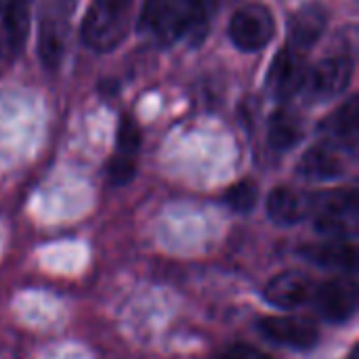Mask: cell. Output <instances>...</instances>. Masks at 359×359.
<instances>
[{"label": "cell", "instance_id": "obj_9", "mask_svg": "<svg viewBox=\"0 0 359 359\" xmlns=\"http://www.w3.org/2000/svg\"><path fill=\"white\" fill-rule=\"evenodd\" d=\"M307 57L292 46H282L273 57L271 67L267 72V88L278 99H290L301 93L305 76H307Z\"/></svg>", "mask_w": 359, "mask_h": 359}, {"label": "cell", "instance_id": "obj_21", "mask_svg": "<svg viewBox=\"0 0 359 359\" xmlns=\"http://www.w3.org/2000/svg\"><path fill=\"white\" fill-rule=\"evenodd\" d=\"M219 359H273V358H269L265 351H261V349H257V347H252V345L236 343V345H231L229 349H225Z\"/></svg>", "mask_w": 359, "mask_h": 359}, {"label": "cell", "instance_id": "obj_10", "mask_svg": "<svg viewBox=\"0 0 359 359\" xmlns=\"http://www.w3.org/2000/svg\"><path fill=\"white\" fill-rule=\"evenodd\" d=\"M316 290V282L311 280L309 273L299 271V269H290V271H282L278 276H273L265 290H263V299L278 309H299L307 303H311Z\"/></svg>", "mask_w": 359, "mask_h": 359}, {"label": "cell", "instance_id": "obj_15", "mask_svg": "<svg viewBox=\"0 0 359 359\" xmlns=\"http://www.w3.org/2000/svg\"><path fill=\"white\" fill-rule=\"evenodd\" d=\"M301 255L324 269L353 271L358 267V248L345 238H326V242L320 244H305Z\"/></svg>", "mask_w": 359, "mask_h": 359}, {"label": "cell", "instance_id": "obj_12", "mask_svg": "<svg viewBox=\"0 0 359 359\" xmlns=\"http://www.w3.org/2000/svg\"><path fill=\"white\" fill-rule=\"evenodd\" d=\"M326 27H328V8L318 0L307 2L299 11H294V15L288 19L286 44L307 55V50H311L320 42Z\"/></svg>", "mask_w": 359, "mask_h": 359}, {"label": "cell", "instance_id": "obj_18", "mask_svg": "<svg viewBox=\"0 0 359 359\" xmlns=\"http://www.w3.org/2000/svg\"><path fill=\"white\" fill-rule=\"evenodd\" d=\"M225 204L240 215L250 212L259 202V187L252 179H242L225 191Z\"/></svg>", "mask_w": 359, "mask_h": 359}, {"label": "cell", "instance_id": "obj_16", "mask_svg": "<svg viewBox=\"0 0 359 359\" xmlns=\"http://www.w3.org/2000/svg\"><path fill=\"white\" fill-rule=\"evenodd\" d=\"M320 130L326 133L328 141L358 149L359 137V99L358 95L349 97L341 107H337L322 124Z\"/></svg>", "mask_w": 359, "mask_h": 359}, {"label": "cell", "instance_id": "obj_6", "mask_svg": "<svg viewBox=\"0 0 359 359\" xmlns=\"http://www.w3.org/2000/svg\"><path fill=\"white\" fill-rule=\"evenodd\" d=\"M355 156V149H349L345 145H339L334 141H320L316 145H311L299 166L297 172L305 179V181H313V183H330L337 179H343L349 170V160Z\"/></svg>", "mask_w": 359, "mask_h": 359}, {"label": "cell", "instance_id": "obj_4", "mask_svg": "<svg viewBox=\"0 0 359 359\" xmlns=\"http://www.w3.org/2000/svg\"><path fill=\"white\" fill-rule=\"evenodd\" d=\"M353 59L345 53L330 55L307 69L301 93L311 103H326L341 97L353 78Z\"/></svg>", "mask_w": 359, "mask_h": 359}, {"label": "cell", "instance_id": "obj_19", "mask_svg": "<svg viewBox=\"0 0 359 359\" xmlns=\"http://www.w3.org/2000/svg\"><path fill=\"white\" fill-rule=\"evenodd\" d=\"M141 128L139 124L130 118V116H122L120 124H118V137H116V151L124 154V156H133L137 158L139 149H141Z\"/></svg>", "mask_w": 359, "mask_h": 359}, {"label": "cell", "instance_id": "obj_17", "mask_svg": "<svg viewBox=\"0 0 359 359\" xmlns=\"http://www.w3.org/2000/svg\"><path fill=\"white\" fill-rule=\"evenodd\" d=\"M305 137V128L303 122L297 114L280 109L271 116L269 120V128H267V141L269 147L284 154L290 151L292 147H297Z\"/></svg>", "mask_w": 359, "mask_h": 359}, {"label": "cell", "instance_id": "obj_5", "mask_svg": "<svg viewBox=\"0 0 359 359\" xmlns=\"http://www.w3.org/2000/svg\"><path fill=\"white\" fill-rule=\"evenodd\" d=\"M276 36V19L261 2L242 4L229 19V38L242 53L263 50Z\"/></svg>", "mask_w": 359, "mask_h": 359}, {"label": "cell", "instance_id": "obj_14", "mask_svg": "<svg viewBox=\"0 0 359 359\" xmlns=\"http://www.w3.org/2000/svg\"><path fill=\"white\" fill-rule=\"evenodd\" d=\"M67 40V15L50 8L42 15L38 27V59L46 69H57Z\"/></svg>", "mask_w": 359, "mask_h": 359}, {"label": "cell", "instance_id": "obj_13", "mask_svg": "<svg viewBox=\"0 0 359 359\" xmlns=\"http://www.w3.org/2000/svg\"><path fill=\"white\" fill-rule=\"evenodd\" d=\"M265 210L271 223L280 227H292L311 215V198L309 194L282 185L269 191Z\"/></svg>", "mask_w": 359, "mask_h": 359}, {"label": "cell", "instance_id": "obj_2", "mask_svg": "<svg viewBox=\"0 0 359 359\" xmlns=\"http://www.w3.org/2000/svg\"><path fill=\"white\" fill-rule=\"evenodd\" d=\"M133 0H90L82 19V40L97 53H111L128 34Z\"/></svg>", "mask_w": 359, "mask_h": 359}, {"label": "cell", "instance_id": "obj_20", "mask_svg": "<svg viewBox=\"0 0 359 359\" xmlns=\"http://www.w3.org/2000/svg\"><path fill=\"white\" fill-rule=\"evenodd\" d=\"M137 175V162L133 156H124V154H118L107 162V181L114 185V187H122V185H128Z\"/></svg>", "mask_w": 359, "mask_h": 359}, {"label": "cell", "instance_id": "obj_7", "mask_svg": "<svg viewBox=\"0 0 359 359\" xmlns=\"http://www.w3.org/2000/svg\"><path fill=\"white\" fill-rule=\"evenodd\" d=\"M311 303L322 320L330 324H345L358 311V288L349 278H332L316 284Z\"/></svg>", "mask_w": 359, "mask_h": 359}, {"label": "cell", "instance_id": "obj_1", "mask_svg": "<svg viewBox=\"0 0 359 359\" xmlns=\"http://www.w3.org/2000/svg\"><path fill=\"white\" fill-rule=\"evenodd\" d=\"M215 6L217 0H143L137 29L162 46L179 40L200 46L210 32Z\"/></svg>", "mask_w": 359, "mask_h": 359}, {"label": "cell", "instance_id": "obj_11", "mask_svg": "<svg viewBox=\"0 0 359 359\" xmlns=\"http://www.w3.org/2000/svg\"><path fill=\"white\" fill-rule=\"evenodd\" d=\"M29 0H0V57L13 61L27 42Z\"/></svg>", "mask_w": 359, "mask_h": 359}, {"label": "cell", "instance_id": "obj_8", "mask_svg": "<svg viewBox=\"0 0 359 359\" xmlns=\"http://www.w3.org/2000/svg\"><path fill=\"white\" fill-rule=\"evenodd\" d=\"M257 328L267 341L297 351H309L320 341L316 324L294 316H265L257 322Z\"/></svg>", "mask_w": 359, "mask_h": 359}, {"label": "cell", "instance_id": "obj_22", "mask_svg": "<svg viewBox=\"0 0 359 359\" xmlns=\"http://www.w3.org/2000/svg\"><path fill=\"white\" fill-rule=\"evenodd\" d=\"M347 359H358V347H353V349L349 351V355H347Z\"/></svg>", "mask_w": 359, "mask_h": 359}, {"label": "cell", "instance_id": "obj_3", "mask_svg": "<svg viewBox=\"0 0 359 359\" xmlns=\"http://www.w3.org/2000/svg\"><path fill=\"white\" fill-rule=\"evenodd\" d=\"M316 215V231L326 238H345L353 231L358 219V191L330 189L309 196Z\"/></svg>", "mask_w": 359, "mask_h": 359}]
</instances>
